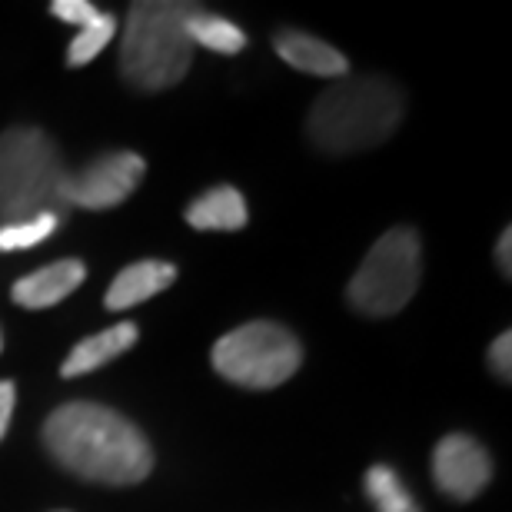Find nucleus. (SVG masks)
Returning a JSON list of instances; mask_svg holds the SVG:
<instances>
[{
  "instance_id": "f03ea898",
  "label": "nucleus",
  "mask_w": 512,
  "mask_h": 512,
  "mask_svg": "<svg viewBox=\"0 0 512 512\" xmlns=\"http://www.w3.org/2000/svg\"><path fill=\"white\" fill-rule=\"evenodd\" d=\"M403 120V94L383 77H340L310 110L306 133L313 147L333 157L373 150Z\"/></svg>"
},
{
  "instance_id": "6e6552de",
  "label": "nucleus",
  "mask_w": 512,
  "mask_h": 512,
  "mask_svg": "<svg viewBox=\"0 0 512 512\" xmlns=\"http://www.w3.org/2000/svg\"><path fill=\"white\" fill-rule=\"evenodd\" d=\"M433 476L443 493L456 499H473L486 489L489 476H493V463H489L486 449L469 436H446L436 446L433 456Z\"/></svg>"
},
{
  "instance_id": "412c9836",
  "label": "nucleus",
  "mask_w": 512,
  "mask_h": 512,
  "mask_svg": "<svg viewBox=\"0 0 512 512\" xmlns=\"http://www.w3.org/2000/svg\"><path fill=\"white\" fill-rule=\"evenodd\" d=\"M512 230H503V240H499V247H496V256H499V263H503V273H512Z\"/></svg>"
},
{
  "instance_id": "1a4fd4ad",
  "label": "nucleus",
  "mask_w": 512,
  "mask_h": 512,
  "mask_svg": "<svg viewBox=\"0 0 512 512\" xmlns=\"http://www.w3.org/2000/svg\"><path fill=\"white\" fill-rule=\"evenodd\" d=\"M84 276L87 270L80 260H60L37 273H27L24 280H17L10 296H14V303L27 306V310H47V306L67 300L84 283Z\"/></svg>"
},
{
  "instance_id": "7ed1b4c3",
  "label": "nucleus",
  "mask_w": 512,
  "mask_h": 512,
  "mask_svg": "<svg viewBox=\"0 0 512 512\" xmlns=\"http://www.w3.org/2000/svg\"><path fill=\"white\" fill-rule=\"evenodd\" d=\"M193 4L173 0H140L130 7L124 44H120V74L137 90H167L187 77L193 64V44L187 20Z\"/></svg>"
},
{
  "instance_id": "ddd939ff",
  "label": "nucleus",
  "mask_w": 512,
  "mask_h": 512,
  "mask_svg": "<svg viewBox=\"0 0 512 512\" xmlns=\"http://www.w3.org/2000/svg\"><path fill=\"white\" fill-rule=\"evenodd\" d=\"M187 223L193 230H223V233L243 230L247 227V203H243L240 190L217 187L190 203Z\"/></svg>"
},
{
  "instance_id": "9b49d317",
  "label": "nucleus",
  "mask_w": 512,
  "mask_h": 512,
  "mask_svg": "<svg viewBox=\"0 0 512 512\" xmlns=\"http://www.w3.org/2000/svg\"><path fill=\"white\" fill-rule=\"evenodd\" d=\"M177 280V266L163 263V260H143L133 263L127 270L117 273V280L110 283L107 290V306L110 310H127V306H137L150 296H157L160 290Z\"/></svg>"
},
{
  "instance_id": "423d86ee",
  "label": "nucleus",
  "mask_w": 512,
  "mask_h": 512,
  "mask_svg": "<svg viewBox=\"0 0 512 512\" xmlns=\"http://www.w3.org/2000/svg\"><path fill=\"white\" fill-rule=\"evenodd\" d=\"M303 350L280 323L256 320L227 333L213 346V366L223 380L247 389H273L300 370Z\"/></svg>"
},
{
  "instance_id": "aec40b11",
  "label": "nucleus",
  "mask_w": 512,
  "mask_h": 512,
  "mask_svg": "<svg viewBox=\"0 0 512 512\" xmlns=\"http://www.w3.org/2000/svg\"><path fill=\"white\" fill-rule=\"evenodd\" d=\"M14 399H17V393H14V383H0V439H4V433H7V426H10V416H14Z\"/></svg>"
},
{
  "instance_id": "f257e3e1",
  "label": "nucleus",
  "mask_w": 512,
  "mask_h": 512,
  "mask_svg": "<svg viewBox=\"0 0 512 512\" xmlns=\"http://www.w3.org/2000/svg\"><path fill=\"white\" fill-rule=\"evenodd\" d=\"M50 456L70 473L107 486H133L153 469L150 443L120 413L97 403H64L44 423Z\"/></svg>"
},
{
  "instance_id": "0eeeda50",
  "label": "nucleus",
  "mask_w": 512,
  "mask_h": 512,
  "mask_svg": "<svg viewBox=\"0 0 512 512\" xmlns=\"http://www.w3.org/2000/svg\"><path fill=\"white\" fill-rule=\"evenodd\" d=\"M147 163L137 153H107L80 173H67L64 203L84 210H110L140 187Z\"/></svg>"
},
{
  "instance_id": "6ab92c4d",
  "label": "nucleus",
  "mask_w": 512,
  "mask_h": 512,
  "mask_svg": "<svg viewBox=\"0 0 512 512\" xmlns=\"http://www.w3.org/2000/svg\"><path fill=\"white\" fill-rule=\"evenodd\" d=\"M489 366H493V373L503 376V380L512 376V336L509 333H499V340L493 343V350H489Z\"/></svg>"
},
{
  "instance_id": "dca6fc26",
  "label": "nucleus",
  "mask_w": 512,
  "mask_h": 512,
  "mask_svg": "<svg viewBox=\"0 0 512 512\" xmlns=\"http://www.w3.org/2000/svg\"><path fill=\"white\" fill-rule=\"evenodd\" d=\"M114 34H117V20L110 17V14H100V10H97V17L90 20V24L80 27V34L74 37V44H70L67 64L70 67L90 64V60H94L100 50L110 44V40H114Z\"/></svg>"
},
{
  "instance_id": "39448f33",
  "label": "nucleus",
  "mask_w": 512,
  "mask_h": 512,
  "mask_svg": "<svg viewBox=\"0 0 512 512\" xmlns=\"http://www.w3.org/2000/svg\"><path fill=\"white\" fill-rule=\"evenodd\" d=\"M423 273L419 237L409 227L383 233L350 280V303L366 316H393L413 300Z\"/></svg>"
},
{
  "instance_id": "9d476101",
  "label": "nucleus",
  "mask_w": 512,
  "mask_h": 512,
  "mask_svg": "<svg viewBox=\"0 0 512 512\" xmlns=\"http://www.w3.org/2000/svg\"><path fill=\"white\" fill-rule=\"evenodd\" d=\"M276 54H280L286 64L296 67L300 74H313V77H346V57L340 50H333L330 44L316 40L310 34H300V30H283L273 40Z\"/></svg>"
},
{
  "instance_id": "a211bd4d",
  "label": "nucleus",
  "mask_w": 512,
  "mask_h": 512,
  "mask_svg": "<svg viewBox=\"0 0 512 512\" xmlns=\"http://www.w3.org/2000/svg\"><path fill=\"white\" fill-rule=\"evenodd\" d=\"M50 10H54L60 20H67V24H77V27H84V24H90V20L97 17L94 4H87V0H54Z\"/></svg>"
},
{
  "instance_id": "f8f14e48",
  "label": "nucleus",
  "mask_w": 512,
  "mask_h": 512,
  "mask_svg": "<svg viewBox=\"0 0 512 512\" xmlns=\"http://www.w3.org/2000/svg\"><path fill=\"white\" fill-rule=\"evenodd\" d=\"M133 343H137V326L133 323L110 326V330L90 336V340H84V343H77L64 360V366H60V373H64L67 380L84 376V373H94V370H100V366H107L110 360H117L120 353H127Z\"/></svg>"
},
{
  "instance_id": "20e7f679",
  "label": "nucleus",
  "mask_w": 512,
  "mask_h": 512,
  "mask_svg": "<svg viewBox=\"0 0 512 512\" xmlns=\"http://www.w3.org/2000/svg\"><path fill=\"white\" fill-rule=\"evenodd\" d=\"M67 170L44 130L14 127L0 137V220L4 227L44 213H57L64 203Z\"/></svg>"
},
{
  "instance_id": "f3484780",
  "label": "nucleus",
  "mask_w": 512,
  "mask_h": 512,
  "mask_svg": "<svg viewBox=\"0 0 512 512\" xmlns=\"http://www.w3.org/2000/svg\"><path fill=\"white\" fill-rule=\"evenodd\" d=\"M60 223V213H44V217H34V220H24V223H10V227H0V250L10 253V250H27L34 243L47 240L50 233L57 230Z\"/></svg>"
},
{
  "instance_id": "4468645a",
  "label": "nucleus",
  "mask_w": 512,
  "mask_h": 512,
  "mask_svg": "<svg viewBox=\"0 0 512 512\" xmlns=\"http://www.w3.org/2000/svg\"><path fill=\"white\" fill-rule=\"evenodd\" d=\"M187 37L193 47H207L213 54H240L247 47V34L237 24H230V20L217 14H207L200 7L187 20Z\"/></svg>"
},
{
  "instance_id": "2eb2a0df",
  "label": "nucleus",
  "mask_w": 512,
  "mask_h": 512,
  "mask_svg": "<svg viewBox=\"0 0 512 512\" xmlns=\"http://www.w3.org/2000/svg\"><path fill=\"white\" fill-rule=\"evenodd\" d=\"M366 493H370L380 512H419V506L409 499L406 486L399 483L396 469L389 466H373L366 473Z\"/></svg>"
}]
</instances>
